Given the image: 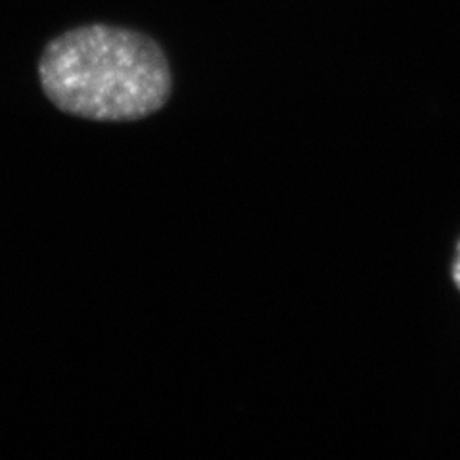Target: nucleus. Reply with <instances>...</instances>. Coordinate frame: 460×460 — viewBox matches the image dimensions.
<instances>
[{
  "label": "nucleus",
  "mask_w": 460,
  "mask_h": 460,
  "mask_svg": "<svg viewBox=\"0 0 460 460\" xmlns=\"http://www.w3.org/2000/svg\"><path fill=\"white\" fill-rule=\"evenodd\" d=\"M39 81L58 110L91 121L144 119L172 89L164 49L146 33L108 23L54 37L39 58Z\"/></svg>",
  "instance_id": "obj_1"
},
{
  "label": "nucleus",
  "mask_w": 460,
  "mask_h": 460,
  "mask_svg": "<svg viewBox=\"0 0 460 460\" xmlns=\"http://www.w3.org/2000/svg\"><path fill=\"white\" fill-rule=\"evenodd\" d=\"M451 279L456 286V290L460 292V240L456 243V253H455V259H453V265H451Z\"/></svg>",
  "instance_id": "obj_2"
}]
</instances>
